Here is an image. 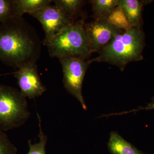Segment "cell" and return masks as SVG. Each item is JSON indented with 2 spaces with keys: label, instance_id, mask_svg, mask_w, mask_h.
<instances>
[{
  "label": "cell",
  "instance_id": "obj_5",
  "mask_svg": "<svg viewBox=\"0 0 154 154\" xmlns=\"http://www.w3.org/2000/svg\"><path fill=\"white\" fill-rule=\"evenodd\" d=\"M62 68L63 82L67 92L74 96L81 103L83 109L87 110L83 96L82 85L87 69L92 63L91 60L79 57L59 59Z\"/></svg>",
  "mask_w": 154,
  "mask_h": 154
},
{
  "label": "cell",
  "instance_id": "obj_8",
  "mask_svg": "<svg viewBox=\"0 0 154 154\" xmlns=\"http://www.w3.org/2000/svg\"><path fill=\"white\" fill-rule=\"evenodd\" d=\"M85 27L92 53L99 52L113 37L124 31L111 25L106 19L85 23Z\"/></svg>",
  "mask_w": 154,
  "mask_h": 154
},
{
  "label": "cell",
  "instance_id": "obj_1",
  "mask_svg": "<svg viewBox=\"0 0 154 154\" xmlns=\"http://www.w3.org/2000/svg\"><path fill=\"white\" fill-rule=\"evenodd\" d=\"M42 42L34 27L22 17L0 24V62L18 69L36 63L41 54Z\"/></svg>",
  "mask_w": 154,
  "mask_h": 154
},
{
  "label": "cell",
  "instance_id": "obj_11",
  "mask_svg": "<svg viewBox=\"0 0 154 154\" xmlns=\"http://www.w3.org/2000/svg\"><path fill=\"white\" fill-rule=\"evenodd\" d=\"M17 17H22L25 13H34L50 5L51 0H14Z\"/></svg>",
  "mask_w": 154,
  "mask_h": 154
},
{
  "label": "cell",
  "instance_id": "obj_18",
  "mask_svg": "<svg viewBox=\"0 0 154 154\" xmlns=\"http://www.w3.org/2000/svg\"><path fill=\"white\" fill-rule=\"evenodd\" d=\"M150 109H154V97L152 99V101L151 103L148 105L147 106L145 107H140L139 109H136L131 110V112H134V111H137L141 110H149Z\"/></svg>",
  "mask_w": 154,
  "mask_h": 154
},
{
  "label": "cell",
  "instance_id": "obj_16",
  "mask_svg": "<svg viewBox=\"0 0 154 154\" xmlns=\"http://www.w3.org/2000/svg\"><path fill=\"white\" fill-rule=\"evenodd\" d=\"M17 17L14 0H0V23Z\"/></svg>",
  "mask_w": 154,
  "mask_h": 154
},
{
  "label": "cell",
  "instance_id": "obj_9",
  "mask_svg": "<svg viewBox=\"0 0 154 154\" xmlns=\"http://www.w3.org/2000/svg\"><path fill=\"white\" fill-rule=\"evenodd\" d=\"M151 1L119 0L118 6L123 11L131 27L142 28L144 6Z\"/></svg>",
  "mask_w": 154,
  "mask_h": 154
},
{
  "label": "cell",
  "instance_id": "obj_7",
  "mask_svg": "<svg viewBox=\"0 0 154 154\" xmlns=\"http://www.w3.org/2000/svg\"><path fill=\"white\" fill-rule=\"evenodd\" d=\"M20 92L26 98L35 99L46 91L38 75L36 63L25 64L14 73Z\"/></svg>",
  "mask_w": 154,
  "mask_h": 154
},
{
  "label": "cell",
  "instance_id": "obj_17",
  "mask_svg": "<svg viewBox=\"0 0 154 154\" xmlns=\"http://www.w3.org/2000/svg\"><path fill=\"white\" fill-rule=\"evenodd\" d=\"M17 149L4 131L0 130V154H17Z\"/></svg>",
  "mask_w": 154,
  "mask_h": 154
},
{
  "label": "cell",
  "instance_id": "obj_15",
  "mask_svg": "<svg viewBox=\"0 0 154 154\" xmlns=\"http://www.w3.org/2000/svg\"><path fill=\"white\" fill-rule=\"evenodd\" d=\"M37 115L38 119V126L39 128V132L38 134L39 141L38 143L33 144L31 142V140H28L29 151L27 154H46L45 148L47 142L48 137L42 131L40 116L38 113Z\"/></svg>",
  "mask_w": 154,
  "mask_h": 154
},
{
  "label": "cell",
  "instance_id": "obj_14",
  "mask_svg": "<svg viewBox=\"0 0 154 154\" xmlns=\"http://www.w3.org/2000/svg\"><path fill=\"white\" fill-rule=\"evenodd\" d=\"M106 19L111 25L122 31H126L132 27L124 12L119 6L110 13Z\"/></svg>",
  "mask_w": 154,
  "mask_h": 154
},
{
  "label": "cell",
  "instance_id": "obj_12",
  "mask_svg": "<svg viewBox=\"0 0 154 154\" xmlns=\"http://www.w3.org/2000/svg\"><path fill=\"white\" fill-rule=\"evenodd\" d=\"M119 0H92L94 17L96 19H106L110 13L118 6Z\"/></svg>",
  "mask_w": 154,
  "mask_h": 154
},
{
  "label": "cell",
  "instance_id": "obj_2",
  "mask_svg": "<svg viewBox=\"0 0 154 154\" xmlns=\"http://www.w3.org/2000/svg\"><path fill=\"white\" fill-rule=\"evenodd\" d=\"M145 45L144 33L142 28L132 27L113 37L91 61L107 63L123 71L129 63L143 59Z\"/></svg>",
  "mask_w": 154,
  "mask_h": 154
},
{
  "label": "cell",
  "instance_id": "obj_6",
  "mask_svg": "<svg viewBox=\"0 0 154 154\" xmlns=\"http://www.w3.org/2000/svg\"><path fill=\"white\" fill-rule=\"evenodd\" d=\"M30 15L36 18L42 25L45 33L43 42L48 41L62 29L75 22L55 5L50 4Z\"/></svg>",
  "mask_w": 154,
  "mask_h": 154
},
{
  "label": "cell",
  "instance_id": "obj_4",
  "mask_svg": "<svg viewBox=\"0 0 154 154\" xmlns=\"http://www.w3.org/2000/svg\"><path fill=\"white\" fill-rule=\"evenodd\" d=\"M30 116L26 98L20 91L0 85V130L6 131L19 127Z\"/></svg>",
  "mask_w": 154,
  "mask_h": 154
},
{
  "label": "cell",
  "instance_id": "obj_10",
  "mask_svg": "<svg viewBox=\"0 0 154 154\" xmlns=\"http://www.w3.org/2000/svg\"><path fill=\"white\" fill-rule=\"evenodd\" d=\"M107 146L112 154H146L139 150L115 131L110 133Z\"/></svg>",
  "mask_w": 154,
  "mask_h": 154
},
{
  "label": "cell",
  "instance_id": "obj_3",
  "mask_svg": "<svg viewBox=\"0 0 154 154\" xmlns=\"http://www.w3.org/2000/svg\"><path fill=\"white\" fill-rule=\"evenodd\" d=\"M84 18L62 29L48 41L43 42L51 57L87 58L92 53L85 29Z\"/></svg>",
  "mask_w": 154,
  "mask_h": 154
},
{
  "label": "cell",
  "instance_id": "obj_13",
  "mask_svg": "<svg viewBox=\"0 0 154 154\" xmlns=\"http://www.w3.org/2000/svg\"><path fill=\"white\" fill-rule=\"evenodd\" d=\"M52 2L73 22L76 21L85 2L82 0H54Z\"/></svg>",
  "mask_w": 154,
  "mask_h": 154
}]
</instances>
